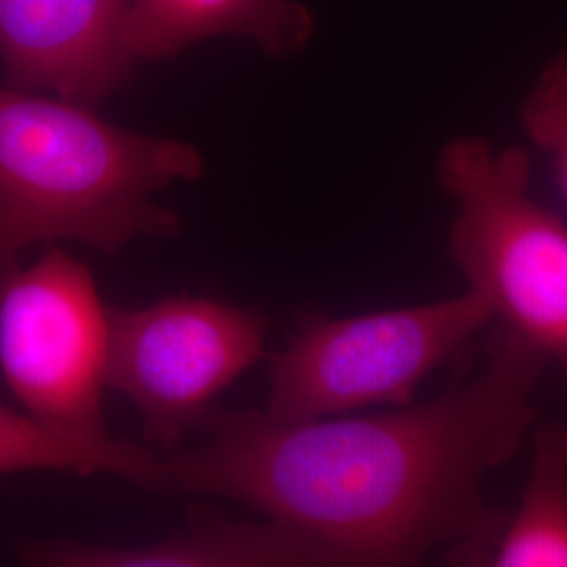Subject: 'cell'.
Returning a JSON list of instances; mask_svg holds the SVG:
<instances>
[{"mask_svg": "<svg viewBox=\"0 0 567 567\" xmlns=\"http://www.w3.org/2000/svg\"><path fill=\"white\" fill-rule=\"evenodd\" d=\"M545 364L492 324L486 368L421 404L290 425L208 410L163 454V492L255 508L322 567H429L496 513L487 473L524 444Z\"/></svg>", "mask_w": 567, "mask_h": 567, "instance_id": "6da1fadb", "label": "cell"}, {"mask_svg": "<svg viewBox=\"0 0 567 567\" xmlns=\"http://www.w3.org/2000/svg\"><path fill=\"white\" fill-rule=\"evenodd\" d=\"M203 154L103 121L89 105L0 86V284L34 244L118 252L182 231L152 194L203 175Z\"/></svg>", "mask_w": 567, "mask_h": 567, "instance_id": "7a4b0ae2", "label": "cell"}, {"mask_svg": "<svg viewBox=\"0 0 567 567\" xmlns=\"http://www.w3.org/2000/svg\"><path fill=\"white\" fill-rule=\"evenodd\" d=\"M437 179L456 200L450 250L494 322L561 368L567 383V227L529 196V158L484 140L446 143Z\"/></svg>", "mask_w": 567, "mask_h": 567, "instance_id": "3957f363", "label": "cell"}, {"mask_svg": "<svg viewBox=\"0 0 567 567\" xmlns=\"http://www.w3.org/2000/svg\"><path fill=\"white\" fill-rule=\"evenodd\" d=\"M492 322L486 301L471 290L437 303L349 318L305 313L271 360L264 412L290 425L370 405L414 404L423 381Z\"/></svg>", "mask_w": 567, "mask_h": 567, "instance_id": "277c9868", "label": "cell"}, {"mask_svg": "<svg viewBox=\"0 0 567 567\" xmlns=\"http://www.w3.org/2000/svg\"><path fill=\"white\" fill-rule=\"evenodd\" d=\"M110 309L93 274L61 248L0 284V379L28 416L61 433L107 440Z\"/></svg>", "mask_w": 567, "mask_h": 567, "instance_id": "5b68a950", "label": "cell"}, {"mask_svg": "<svg viewBox=\"0 0 567 567\" xmlns=\"http://www.w3.org/2000/svg\"><path fill=\"white\" fill-rule=\"evenodd\" d=\"M267 332L261 311L200 297L110 309L107 386L137 405L145 437L168 454L264 358Z\"/></svg>", "mask_w": 567, "mask_h": 567, "instance_id": "8992f818", "label": "cell"}, {"mask_svg": "<svg viewBox=\"0 0 567 567\" xmlns=\"http://www.w3.org/2000/svg\"><path fill=\"white\" fill-rule=\"evenodd\" d=\"M128 0H0L4 84L97 105L118 93L137 63L124 42Z\"/></svg>", "mask_w": 567, "mask_h": 567, "instance_id": "52a82bcc", "label": "cell"}, {"mask_svg": "<svg viewBox=\"0 0 567 567\" xmlns=\"http://www.w3.org/2000/svg\"><path fill=\"white\" fill-rule=\"evenodd\" d=\"M21 567H322L269 522H238L210 505L189 508L185 526L156 545L97 547L21 540Z\"/></svg>", "mask_w": 567, "mask_h": 567, "instance_id": "ba28073f", "label": "cell"}, {"mask_svg": "<svg viewBox=\"0 0 567 567\" xmlns=\"http://www.w3.org/2000/svg\"><path fill=\"white\" fill-rule=\"evenodd\" d=\"M316 30L297 0H128L124 42L131 60H168L215 37H243L274 58L299 53Z\"/></svg>", "mask_w": 567, "mask_h": 567, "instance_id": "9c48e42d", "label": "cell"}, {"mask_svg": "<svg viewBox=\"0 0 567 567\" xmlns=\"http://www.w3.org/2000/svg\"><path fill=\"white\" fill-rule=\"evenodd\" d=\"M446 567H567V423L536 431L526 487L515 511L446 550Z\"/></svg>", "mask_w": 567, "mask_h": 567, "instance_id": "30bf717a", "label": "cell"}, {"mask_svg": "<svg viewBox=\"0 0 567 567\" xmlns=\"http://www.w3.org/2000/svg\"><path fill=\"white\" fill-rule=\"evenodd\" d=\"M18 471L107 473L163 492V454L124 440H86L55 431L0 402V475Z\"/></svg>", "mask_w": 567, "mask_h": 567, "instance_id": "8fae6325", "label": "cell"}, {"mask_svg": "<svg viewBox=\"0 0 567 567\" xmlns=\"http://www.w3.org/2000/svg\"><path fill=\"white\" fill-rule=\"evenodd\" d=\"M522 121L529 140L553 161L567 200V49L548 61L527 95Z\"/></svg>", "mask_w": 567, "mask_h": 567, "instance_id": "7c38bea8", "label": "cell"}]
</instances>
